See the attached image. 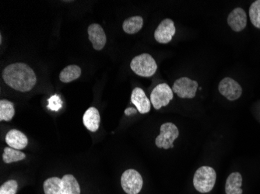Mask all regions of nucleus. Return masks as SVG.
Returning <instances> with one entry per match:
<instances>
[{
  "instance_id": "f257e3e1",
  "label": "nucleus",
  "mask_w": 260,
  "mask_h": 194,
  "mask_svg": "<svg viewBox=\"0 0 260 194\" xmlns=\"http://www.w3.org/2000/svg\"><path fill=\"white\" fill-rule=\"evenodd\" d=\"M5 83L18 91L29 92L36 85L37 78L33 69L25 63H14L3 71Z\"/></svg>"
},
{
  "instance_id": "f03ea898",
  "label": "nucleus",
  "mask_w": 260,
  "mask_h": 194,
  "mask_svg": "<svg viewBox=\"0 0 260 194\" xmlns=\"http://www.w3.org/2000/svg\"><path fill=\"white\" fill-rule=\"evenodd\" d=\"M44 192L46 194H81V187L75 177L70 174L63 178L51 177L45 181Z\"/></svg>"
},
{
  "instance_id": "7ed1b4c3",
  "label": "nucleus",
  "mask_w": 260,
  "mask_h": 194,
  "mask_svg": "<svg viewBox=\"0 0 260 194\" xmlns=\"http://www.w3.org/2000/svg\"><path fill=\"white\" fill-rule=\"evenodd\" d=\"M216 174L210 166H202L196 170L193 178V185L198 192H210L216 183Z\"/></svg>"
},
{
  "instance_id": "20e7f679",
  "label": "nucleus",
  "mask_w": 260,
  "mask_h": 194,
  "mask_svg": "<svg viewBox=\"0 0 260 194\" xmlns=\"http://www.w3.org/2000/svg\"><path fill=\"white\" fill-rule=\"evenodd\" d=\"M130 68L139 76L151 77L157 71V65L150 54L144 53L133 58Z\"/></svg>"
},
{
  "instance_id": "39448f33",
  "label": "nucleus",
  "mask_w": 260,
  "mask_h": 194,
  "mask_svg": "<svg viewBox=\"0 0 260 194\" xmlns=\"http://www.w3.org/2000/svg\"><path fill=\"white\" fill-rule=\"evenodd\" d=\"M161 133L156 138L155 144L159 149L173 148V143L178 138L179 131L173 123H165L160 128Z\"/></svg>"
},
{
  "instance_id": "423d86ee",
  "label": "nucleus",
  "mask_w": 260,
  "mask_h": 194,
  "mask_svg": "<svg viewBox=\"0 0 260 194\" xmlns=\"http://www.w3.org/2000/svg\"><path fill=\"white\" fill-rule=\"evenodd\" d=\"M143 181L139 172L135 170H128L121 177L122 189L127 194H138L143 187Z\"/></svg>"
},
{
  "instance_id": "0eeeda50",
  "label": "nucleus",
  "mask_w": 260,
  "mask_h": 194,
  "mask_svg": "<svg viewBox=\"0 0 260 194\" xmlns=\"http://www.w3.org/2000/svg\"><path fill=\"white\" fill-rule=\"evenodd\" d=\"M173 90L167 83L157 85L150 94V103L156 110L166 107L172 100Z\"/></svg>"
},
{
  "instance_id": "6e6552de",
  "label": "nucleus",
  "mask_w": 260,
  "mask_h": 194,
  "mask_svg": "<svg viewBox=\"0 0 260 194\" xmlns=\"http://www.w3.org/2000/svg\"><path fill=\"white\" fill-rule=\"evenodd\" d=\"M198 86L196 81L188 77H182L174 82L172 90L180 98L192 99L196 96Z\"/></svg>"
},
{
  "instance_id": "1a4fd4ad",
  "label": "nucleus",
  "mask_w": 260,
  "mask_h": 194,
  "mask_svg": "<svg viewBox=\"0 0 260 194\" xmlns=\"http://www.w3.org/2000/svg\"><path fill=\"white\" fill-rule=\"evenodd\" d=\"M219 92L230 101H234L240 98L242 93V89L239 83L230 77L222 79L219 83Z\"/></svg>"
},
{
  "instance_id": "9d476101",
  "label": "nucleus",
  "mask_w": 260,
  "mask_h": 194,
  "mask_svg": "<svg viewBox=\"0 0 260 194\" xmlns=\"http://www.w3.org/2000/svg\"><path fill=\"white\" fill-rule=\"evenodd\" d=\"M175 31L176 29L172 19H164L154 31V38L158 43L168 44L175 36Z\"/></svg>"
},
{
  "instance_id": "9b49d317",
  "label": "nucleus",
  "mask_w": 260,
  "mask_h": 194,
  "mask_svg": "<svg viewBox=\"0 0 260 194\" xmlns=\"http://www.w3.org/2000/svg\"><path fill=\"white\" fill-rule=\"evenodd\" d=\"M88 36L93 47L97 51L103 49L107 42L105 31L101 25L93 23L88 27Z\"/></svg>"
},
{
  "instance_id": "f8f14e48",
  "label": "nucleus",
  "mask_w": 260,
  "mask_h": 194,
  "mask_svg": "<svg viewBox=\"0 0 260 194\" xmlns=\"http://www.w3.org/2000/svg\"><path fill=\"white\" fill-rule=\"evenodd\" d=\"M227 23L234 31H241L247 26L246 12L241 8H235L229 13Z\"/></svg>"
},
{
  "instance_id": "ddd939ff",
  "label": "nucleus",
  "mask_w": 260,
  "mask_h": 194,
  "mask_svg": "<svg viewBox=\"0 0 260 194\" xmlns=\"http://www.w3.org/2000/svg\"><path fill=\"white\" fill-rule=\"evenodd\" d=\"M131 102L136 106V110L142 114H145L150 110L151 103L145 93L140 88H135L132 92Z\"/></svg>"
},
{
  "instance_id": "4468645a",
  "label": "nucleus",
  "mask_w": 260,
  "mask_h": 194,
  "mask_svg": "<svg viewBox=\"0 0 260 194\" xmlns=\"http://www.w3.org/2000/svg\"><path fill=\"white\" fill-rule=\"evenodd\" d=\"M5 140L9 147L17 150L25 149L28 144L26 135L17 129L11 130L6 135Z\"/></svg>"
},
{
  "instance_id": "2eb2a0df",
  "label": "nucleus",
  "mask_w": 260,
  "mask_h": 194,
  "mask_svg": "<svg viewBox=\"0 0 260 194\" xmlns=\"http://www.w3.org/2000/svg\"><path fill=\"white\" fill-rule=\"evenodd\" d=\"M100 121L101 117L99 112L95 107H91L86 110L83 117V122L87 129L92 132L98 131L100 126Z\"/></svg>"
},
{
  "instance_id": "dca6fc26",
  "label": "nucleus",
  "mask_w": 260,
  "mask_h": 194,
  "mask_svg": "<svg viewBox=\"0 0 260 194\" xmlns=\"http://www.w3.org/2000/svg\"><path fill=\"white\" fill-rule=\"evenodd\" d=\"M242 185V177L239 173H232L227 177L226 181V194H242L241 187Z\"/></svg>"
},
{
  "instance_id": "f3484780",
  "label": "nucleus",
  "mask_w": 260,
  "mask_h": 194,
  "mask_svg": "<svg viewBox=\"0 0 260 194\" xmlns=\"http://www.w3.org/2000/svg\"><path fill=\"white\" fill-rule=\"evenodd\" d=\"M143 25V19L141 16H135L128 18L123 22L122 28L126 33L134 34L141 30Z\"/></svg>"
},
{
  "instance_id": "a211bd4d",
  "label": "nucleus",
  "mask_w": 260,
  "mask_h": 194,
  "mask_svg": "<svg viewBox=\"0 0 260 194\" xmlns=\"http://www.w3.org/2000/svg\"><path fill=\"white\" fill-rule=\"evenodd\" d=\"M81 75V68L76 65H70L66 67L60 74V79L65 83L73 82Z\"/></svg>"
},
{
  "instance_id": "6ab92c4d",
  "label": "nucleus",
  "mask_w": 260,
  "mask_h": 194,
  "mask_svg": "<svg viewBox=\"0 0 260 194\" xmlns=\"http://www.w3.org/2000/svg\"><path fill=\"white\" fill-rule=\"evenodd\" d=\"M25 158H26V155L20 150H17L11 147H6L4 149L3 159H4V163L7 164L21 161Z\"/></svg>"
},
{
  "instance_id": "aec40b11",
  "label": "nucleus",
  "mask_w": 260,
  "mask_h": 194,
  "mask_svg": "<svg viewBox=\"0 0 260 194\" xmlns=\"http://www.w3.org/2000/svg\"><path fill=\"white\" fill-rule=\"evenodd\" d=\"M15 114L14 103L7 100L0 101V121H10Z\"/></svg>"
},
{
  "instance_id": "412c9836",
  "label": "nucleus",
  "mask_w": 260,
  "mask_h": 194,
  "mask_svg": "<svg viewBox=\"0 0 260 194\" xmlns=\"http://www.w3.org/2000/svg\"><path fill=\"white\" fill-rule=\"evenodd\" d=\"M248 12L252 25L256 28L260 29V0H256L251 4Z\"/></svg>"
},
{
  "instance_id": "4be33fe9",
  "label": "nucleus",
  "mask_w": 260,
  "mask_h": 194,
  "mask_svg": "<svg viewBox=\"0 0 260 194\" xmlns=\"http://www.w3.org/2000/svg\"><path fill=\"white\" fill-rule=\"evenodd\" d=\"M18 184L16 180H8L0 187V194H16Z\"/></svg>"
},
{
  "instance_id": "5701e85b",
  "label": "nucleus",
  "mask_w": 260,
  "mask_h": 194,
  "mask_svg": "<svg viewBox=\"0 0 260 194\" xmlns=\"http://www.w3.org/2000/svg\"><path fill=\"white\" fill-rule=\"evenodd\" d=\"M50 110L53 111H58L62 107V100L57 95L52 96L51 98L49 100V106H48Z\"/></svg>"
},
{
  "instance_id": "b1692460",
  "label": "nucleus",
  "mask_w": 260,
  "mask_h": 194,
  "mask_svg": "<svg viewBox=\"0 0 260 194\" xmlns=\"http://www.w3.org/2000/svg\"><path fill=\"white\" fill-rule=\"evenodd\" d=\"M136 111H138V110H136V109L133 108V107H129V108L125 110V114L127 116L132 115V114H136Z\"/></svg>"
}]
</instances>
